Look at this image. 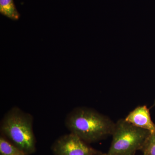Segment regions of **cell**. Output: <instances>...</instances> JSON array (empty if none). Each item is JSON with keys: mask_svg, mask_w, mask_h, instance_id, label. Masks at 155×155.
I'll return each instance as SVG.
<instances>
[{"mask_svg": "<svg viewBox=\"0 0 155 155\" xmlns=\"http://www.w3.org/2000/svg\"><path fill=\"white\" fill-rule=\"evenodd\" d=\"M65 125L70 133L87 143L99 141L112 135L115 123L109 117L90 108H75L67 114Z\"/></svg>", "mask_w": 155, "mask_h": 155, "instance_id": "6da1fadb", "label": "cell"}, {"mask_svg": "<svg viewBox=\"0 0 155 155\" xmlns=\"http://www.w3.org/2000/svg\"><path fill=\"white\" fill-rule=\"evenodd\" d=\"M31 114L14 107L9 110L1 120V135L18 147L27 155L36 151V139Z\"/></svg>", "mask_w": 155, "mask_h": 155, "instance_id": "7a4b0ae2", "label": "cell"}, {"mask_svg": "<svg viewBox=\"0 0 155 155\" xmlns=\"http://www.w3.org/2000/svg\"><path fill=\"white\" fill-rule=\"evenodd\" d=\"M150 134L125 119H120L115 123L110 147L105 155H134L142 149Z\"/></svg>", "mask_w": 155, "mask_h": 155, "instance_id": "3957f363", "label": "cell"}, {"mask_svg": "<svg viewBox=\"0 0 155 155\" xmlns=\"http://www.w3.org/2000/svg\"><path fill=\"white\" fill-rule=\"evenodd\" d=\"M52 150L54 155H104L71 133L58 138L53 144Z\"/></svg>", "mask_w": 155, "mask_h": 155, "instance_id": "277c9868", "label": "cell"}, {"mask_svg": "<svg viewBox=\"0 0 155 155\" xmlns=\"http://www.w3.org/2000/svg\"><path fill=\"white\" fill-rule=\"evenodd\" d=\"M125 119L136 127L148 130L151 134L155 132V124L152 120L149 110L146 106L137 107Z\"/></svg>", "mask_w": 155, "mask_h": 155, "instance_id": "5b68a950", "label": "cell"}, {"mask_svg": "<svg viewBox=\"0 0 155 155\" xmlns=\"http://www.w3.org/2000/svg\"><path fill=\"white\" fill-rule=\"evenodd\" d=\"M0 13L13 20H18L20 17L14 0H0Z\"/></svg>", "mask_w": 155, "mask_h": 155, "instance_id": "8992f818", "label": "cell"}, {"mask_svg": "<svg viewBox=\"0 0 155 155\" xmlns=\"http://www.w3.org/2000/svg\"><path fill=\"white\" fill-rule=\"evenodd\" d=\"M0 155H27L22 150L8 140L5 137L0 136Z\"/></svg>", "mask_w": 155, "mask_h": 155, "instance_id": "52a82bcc", "label": "cell"}, {"mask_svg": "<svg viewBox=\"0 0 155 155\" xmlns=\"http://www.w3.org/2000/svg\"><path fill=\"white\" fill-rule=\"evenodd\" d=\"M142 150L143 155H155V143L147 142Z\"/></svg>", "mask_w": 155, "mask_h": 155, "instance_id": "ba28073f", "label": "cell"}, {"mask_svg": "<svg viewBox=\"0 0 155 155\" xmlns=\"http://www.w3.org/2000/svg\"><path fill=\"white\" fill-rule=\"evenodd\" d=\"M147 142L155 143V132L153 134L150 135Z\"/></svg>", "mask_w": 155, "mask_h": 155, "instance_id": "9c48e42d", "label": "cell"}, {"mask_svg": "<svg viewBox=\"0 0 155 155\" xmlns=\"http://www.w3.org/2000/svg\"><path fill=\"white\" fill-rule=\"evenodd\" d=\"M153 106H155V100Z\"/></svg>", "mask_w": 155, "mask_h": 155, "instance_id": "30bf717a", "label": "cell"}, {"mask_svg": "<svg viewBox=\"0 0 155 155\" xmlns=\"http://www.w3.org/2000/svg\"><path fill=\"white\" fill-rule=\"evenodd\" d=\"M104 155H105V154H104Z\"/></svg>", "mask_w": 155, "mask_h": 155, "instance_id": "8fae6325", "label": "cell"}]
</instances>
